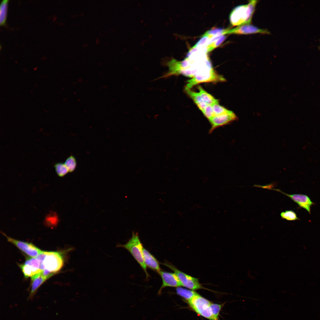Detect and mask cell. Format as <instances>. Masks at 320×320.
I'll list each match as a JSON object with an SVG mask.
<instances>
[{
  "label": "cell",
  "instance_id": "cell-1",
  "mask_svg": "<svg viewBox=\"0 0 320 320\" xmlns=\"http://www.w3.org/2000/svg\"><path fill=\"white\" fill-rule=\"evenodd\" d=\"M73 249L71 247L59 252L43 251L37 257L41 261V271L46 270L55 274L59 271L64 265L67 255Z\"/></svg>",
  "mask_w": 320,
  "mask_h": 320
},
{
  "label": "cell",
  "instance_id": "cell-2",
  "mask_svg": "<svg viewBox=\"0 0 320 320\" xmlns=\"http://www.w3.org/2000/svg\"><path fill=\"white\" fill-rule=\"evenodd\" d=\"M258 1H249L246 4L235 7L230 14L229 19L233 26L250 24Z\"/></svg>",
  "mask_w": 320,
  "mask_h": 320
},
{
  "label": "cell",
  "instance_id": "cell-3",
  "mask_svg": "<svg viewBox=\"0 0 320 320\" xmlns=\"http://www.w3.org/2000/svg\"><path fill=\"white\" fill-rule=\"evenodd\" d=\"M119 247H123L127 250L138 263L143 270L146 278L149 276L147 271L146 266L144 260L143 253V247L137 233L133 232L131 238L124 245H120Z\"/></svg>",
  "mask_w": 320,
  "mask_h": 320
},
{
  "label": "cell",
  "instance_id": "cell-4",
  "mask_svg": "<svg viewBox=\"0 0 320 320\" xmlns=\"http://www.w3.org/2000/svg\"><path fill=\"white\" fill-rule=\"evenodd\" d=\"M190 307L196 313L210 320H215L210 308L211 303L198 294L188 302Z\"/></svg>",
  "mask_w": 320,
  "mask_h": 320
},
{
  "label": "cell",
  "instance_id": "cell-5",
  "mask_svg": "<svg viewBox=\"0 0 320 320\" xmlns=\"http://www.w3.org/2000/svg\"><path fill=\"white\" fill-rule=\"evenodd\" d=\"M163 264L173 270L180 281L182 286L191 290L203 288L198 279L180 271L170 263L165 262Z\"/></svg>",
  "mask_w": 320,
  "mask_h": 320
},
{
  "label": "cell",
  "instance_id": "cell-6",
  "mask_svg": "<svg viewBox=\"0 0 320 320\" xmlns=\"http://www.w3.org/2000/svg\"><path fill=\"white\" fill-rule=\"evenodd\" d=\"M225 79L222 76L216 73L213 69L206 73L195 76L188 81L185 86L191 89L198 84L205 82H219L225 81Z\"/></svg>",
  "mask_w": 320,
  "mask_h": 320
},
{
  "label": "cell",
  "instance_id": "cell-7",
  "mask_svg": "<svg viewBox=\"0 0 320 320\" xmlns=\"http://www.w3.org/2000/svg\"><path fill=\"white\" fill-rule=\"evenodd\" d=\"M264 188L268 190H273L280 192L287 196L296 203L301 208L305 209L310 214L311 213V207L315 204L307 195L300 194H288L286 193L280 189L273 188H271V184L264 185Z\"/></svg>",
  "mask_w": 320,
  "mask_h": 320
},
{
  "label": "cell",
  "instance_id": "cell-8",
  "mask_svg": "<svg viewBox=\"0 0 320 320\" xmlns=\"http://www.w3.org/2000/svg\"><path fill=\"white\" fill-rule=\"evenodd\" d=\"M1 233L6 237L8 241L14 245L31 257H36L43 251L31 243L16 240L8 236L3 232Z\"/></svg>",
  "mask_w": 320,
  "mask_h": 320
},
{
  "label": "cell",
  "instance_id": "cell-9",
  "mask_svg": "<svg viewBox=\"0 0 320 320\" xmlns=\"http://www.w3.org/2000/svg\"><path fill=\"white\" fill-rule=\"evenodd\" d=\"M260 33L269 34L270 32L266 29L260 28L250 24H245L237 27L233 29H229L228 34L239 35H247Z\"/></svg>",
  "mask_w": 320,
  "mask_h": 320
},
{
  "label": "cell",
  "instance_id": "cell-10",
  "mask_svg": "<svg viewBox=\"0 0 320 320\" xmlns=\"http://www.w3.org/2000/svg\"><path fill=\"white\" fill-rule=\"evenodd\" d=\"M237 119V116L233 112L229 114L215 116L209 120L211 125L209 132L211 133L216 128L228 124Z\"/></svg>",
  "mask_w": 320,
  "mask_h": 320
},
{
  "label": "cell",
  "instance_id": "cell-11",
  "mask_svg": "<svg viewBox=\"0 0 320 320\" xmlns=\"http://www.w3.org/2000/svg\"><path fill=\"white\" fill-rule=\"evenodd\" d=\"M159 273L161 276L162 284L158 292L160 295L162 289L167 287H179L182 284L177 276L175 273L160 271Z\"/></svg>",
  "mask_w": 320,
  "mask_h": 320
},
{
  "label": "cell",
  "instance_id": "cell-12",
  "mask_svg": "<svg viewBox=\"0 0 320 320\" xmlns=\"http://www.w3.org/2000/svg\"><path fill=\"white\" fill-rule=\"evenodd\" d=\"M31 277V287L29 299H32L36 293L38 288L47 279H49L47 277L44 276L41 273H37Z\"/></svg>",
  "mask_w": 320,
  "mask_h": 320
},
{
  "label": "cell",
  "instance_id": "cell-13",
  "mask_svg": "<svg viewBox=\"0 0 320 320\" xmlns=\"http://www.w3.org/2000/svg\"><path fill=\"white\" fill-rule=\"evenodd\" d=\"M143 253L144 263L148 267L157 271L158 273L161 271L158 261L147 250L143 248Z\"/></svg>",
  "mask_w": 320,
  "mask_h": 320
},
{
  "label": "cell",
  "instance_id": "cell-14",
  "mask_svg": "<svg viewBox=\"0 0 320 320\" xmlns=\"http://www.w3.org/2000/svg\"><path fill=\"white\" fill-rule=\"evenodd\" d=\"M185 92L192 100L200 110L202 112L207 105L203 101L199 92L191 90L185 87Z\"/></svg>",
  "mask_w": 320,
  "mask_h": 320
},
{
  "label": "cell",
  "instance_id": "cell-15",
  "mask_svg": "<svg viewBox=\"0 0 320 320\" xmlns=\"http://www.w3.org/2000/svg\"><path fill=\"white\" fill-rule=\"evenodd\" d=\"M198 89L202 99L207 105H212L215 104L219 103L218 100L206 91L202 87L198 86Z\"/></svg>",
  "mask_w": 320,
  "mask_h": 320
},
{
  "label": "cell",
  "instance_id": "cell-16",
  "mask_svg": "<svg viewBox=\"0 0 320 320\" xmlns=\"http://www.w3.org/2000/svg\"><path fill=\"white\" fill-rule=\"evenodd\" d=\"M9 0H3L0 5V25L5 26L7 16L8 4Z\"/></svg>",
  "mask_w": 320,
  "mask_h": 320
},
{
  "label": "cell",
  "instance_id": "cell-17",
  "mask_svg": "<svg viewBox=\"0 0 320 320\" xmlns=\"http://www.w3.org/2000/svg\"><path fill=\"white\" fill-rule=\"evenodd\" d=\"M176 291L177 295L183 297L188 302L191 300L198 294L194 291L179 287L176 288Z\"/></svg>",
  "mask_w": 320,
  "mask_h": 320
},
{
  "label": "cell",
  "instance_id": "cell-18",
  "mask_svg": "<svg viewBox=\"0 0 320 320\" xmlns=\"http://www.w3.org/2000/svg\"><path fill=\"white\" fill-rule=\"evenodd\" d=\"M229 29H224L218 28H213L206 31L202 36H207L211 38L214 36L225 35L227 34Z\"/></svg>",
  "mask_w": 320,
  "mask_h": 320
},
{
  "label": "cell",
  "instance_id": "cell-19",
  "mask_svg": "<svg viewBox=\"0 0 320 320\" xmlns=\"http://www.w3.org/2000/svg\"><path fill=\"white\" fill-rule=\"evenodd\" d=\"M281 218L288 221H295L300 220L297 216L296 213L292 210H286L280 213Z\"/></svg>",
  "mask_w": 320,
  "mask_h": 320
},
{
  "label": "cell",
  "instance_id": "cell-20",
  "mask_svg": "<svg viewBox=\"0 0 320 320\" xmlns=\"http://www.w3.org/2000/svg\"><path fill=\"white\" fill-rule=\"evenodd\" d=\"M64 164L69 172H73L77 166L76 159L72 155H70L66 159Z\"/></svg>",
  "mask_w": 320,
  "mask_h": 320
},
{
  "label": "cell",
  "instance_id": "cell-21",
  "mask_svg": "<svg viewBox=\"0 0 320 320\" xmlns=\"http://www.w3.org/2000/svg\"><path fill=\"white\" fill-rule=\"evenodd\" d=\"M54 167L57 174L60 177H63L69 172L64 163H57L54 165Z\"/></svg>",
  "mask_w": 320,
  "mask_h": 320
},
{
  "label": "cell",
  "instance_id": "cell-22",
  "mask_svg": "<svg viewBox=\"0 0 320 320\" xmlns=\"http://www.w3.org/2000/svg\"><path fill=\"white\" fill-rule=\"evenodd\" d=\"M212 106L213 110L215 116L229 114L233 112L220 105L219 103L215 104Z\"/></svg>",
  "mask_w": 320,
  "mask_h": 320
},
{
  "label": "cell",
  "instance_id": "cell-23",
  "mask_svg": "<svg viewBox=\"0 0 320 320\" xmlns=\"http://www.w3.org/2000/svg\"><path fill=\"white\" fill-rule=\"evenodd\" d=\"M222 306L221 304L211 303L210 308L215 320H218V316Z\"/></svg>",
  "mask_w": 320,
  "mask_h": 320
},
{
  "label": "cell",
  "instance_id": "cell-24",
  "mask_svg": "<svg viewBox=\"0 0 320 320\" xmlns=\"http://www.w3.org/2000/svg\"><path fill=\"white\" fill-rule=\"evenodd\" d=\"M202 37L193 47L200 48L207 47L211 44L210 38L207 36Z\"/></svg>",
  "mask_w": 320,
  "mask_h": 320
},
{
  "label": "cell",
  "instance_id": "cell-25",
  "mask_svg": "<svg viewBox=\"0 0 320 320\" xmlns=\"http://www.w3.org/2000/svg\"><path fill=\"white\" fill-rule=\"evenodd\" d=\"M226 38L225 36L224 35L220 39L209 45L207 47L208 52L211 51L215 48L218 47L223 42Z\"/></svg>",
  "mask_w": 320,
  "mask_h": 320
},
{
  "label": "cell",
  "instance_id": "cell-26",
  "mask_svg": "<svg viewBox=\"0 0 320 320\" xmlns=\"http://www.w3.org/2000/svg\"><path fill=\"white\" fill-rule=\"evenodd\" d=\"M202 112L208 120L215 116L213 109L211 105H207Z\"/></svg>",
  "mask_w": 320,
  "mask_h": 320
},
{
  "label": "cell",
  "instance_id": "cell-27",
  "mask_svg": "<svg viewBox=\"0 0 320 320\" xmlns=\"http://www.w3.org/2000/svg\"><path fill=\"white\" fill-rule=\"evenodd\" d=\"M319 48L320 49V47H319Z\"/></svg>",
  "mask_w": 320,
  "mask_h": 320
}]
</instances>
